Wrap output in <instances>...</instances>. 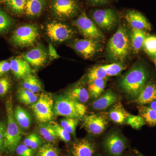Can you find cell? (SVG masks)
<instances>
[{
  "mask_svg": "<svg viewBox=\"0 0 156 156\" xmlns=\"http://www.w3.org/2000/svg\"><path fill=\"white\" fill-rule=\"evenodd\" d=\"M11 70L10 62L8 60L0 61V77L5 74Z\"/></svg>",
  "mask_w": 156,
  "mask_h": 156,
  "instance_id": "7bdbcfd3",
  "label": "cell"
},
{
  "mask_svg": "<svg viewBox=\"0 0 156 156\" xmlns=\"http://www.w3.org/2000/svg\"><path fill=\"white\" fill-rule=\"evenodd\" d=\"M118 99V95L114 92L108 90L96 99L92 103V107L98 110L105 109L115 103Z\"/></svg>",
  "mask_w": 156,
  "mask_h": 156,
  "instance_id": "ffe728a7",
  "label": "cell"
},
{
  "mask_svg": "<svg viewBox=\"0 0 156 156\" xmlns=\"http://www.w3.org/2000/svg\"><path fill=\"white\" fill-rule=\"evenodd\" d=\"M134 153L136 154V155L137 156H145L142 154L139 151L136 150H134Z\"/></svg>",
  "mask_w": 156,
  "mask_h": 156,
  "instance_id": "7dc6e473",
  "label": "cell"
},
{
  "mask_svg": "<svg viewBox=\"0 0 156 156\" xmlns=\"http://www.w3.org/2000/svg\"><path fill=\"white\" fill-rule=\"evenodd\" d=\"M10 62L11 70L17 79H23L33 72L28 62L22 57L12 58Z\"/></svg>",
  "mask_w": 156,
  "mask_h": 156,
  "instance_id": "e0dca14e",
  "label": "cell"
},
{
  "mask_svg": "<svg viewBox=\"0 0 156 156\" xmlns=\"http://www.w3.org/2000/svg\"><path fill=\"white\" fill-rule=\"evenodd\" d=\"M139 115L142 117L146 123L151 126L156 125V112L149 106L140 105L138 107Z\"/></svg>",
  "mask_w": 156,
  "mask_h": 156,
  "instance_id": "f546056e",
  "label": "cell"
},
{
  "mask_svg": "<svg viewBox=\"0 0 156 156\" xmlns=\"http://www.w3.org/2000/svg\"><path fill=\"white\" fill-rule=\"evenodd\" d=\"M22 87L34 93H38L42 90L41 83L37 77L32 74L23 79Z\"/></svg>",
  "mask_w": 156,
  "mask_h": 156,
  "instance_id": "4316f807",
  "label": "cell"
},
{
  "mask_svg": "<svg viewBox=\"0 0 156 156\" xmlns=\"http://www.w3.org/2000/svg\"><path fill=\"white\" fill-rule=\"evenodd\" d=\"M6 110L7 125L5 134L4 147L11 152L16 150L22 138V132L16 122L14 115V109L12 99L9 98L6 101Z\"/></svg>",
  "mask_w": 156,
  "mask_h": 156,
  "instance_id": "277c9868",
  "label": "cell"
},
{
  "mask_svg": "<svg viewBox=\"0 0 156 156\" xmlns=\"http://www.w3.org/2000/svg\"><path fill=\"white\" fill-rule=\"evenodd\" d=\"M131 50L128 30L124 26H120L109 40L106 48L108 56L112 61L122 63L128 58Z\"/></svg>",
  "mask_w": 156,
  "mask_h": 156,
  "instance_id": "7a4b0ae2",
  "label": "cell"
},
{
  "mask_svg": "<svg viewBox=\"0 0 156 156\" xmlns=\"http://www.w3.org/2000/svg\"><path fill=\"white\" fill-rule=\"evenodd\" d=\"M156 100V83L152 81L148 82L134 99V102L140 105L150 104Z\"/></svg>",
  "mask_w": 156,
  "mask_h": 156,
  "instance_id": "ac0fdd59",
  "label": "cell"
},
{
  "mask_svg": "<svg viewBox=\"0 0 156 156\" xmlns=\"http://www.w3.org/2000/svg\"><path fill=\"white\" fill-rule=\"evenodd\" d=\"M39 132L42 137L48 142H54L57 139L53 124L41 123L39 127Z\"/></svg>",
  "mask_w": 156,
  "mask_h": 156,
  "instance_id": "f1b7e54d",
  "label": "cell"
},
{
  "mask_svg": "<svg viewBox=\"0 0 156 156\" xmlns=\"http://www.w3.org/2000/svg\"><path fill=\"white\" fill-rule=\"evenodd\" d=\"M143 48L149 56L153 57L156 54V36L147 35L144 40Z\"/></svg>",
  "mask_w": 156,
  "mask_h": 156,
  "instance_id": "d6a6232c",
  "label": "cell"
},
{
  "mask_svg": "<svg viewBox=\"0 0 156 156\" xmlns=\"http://www.w3.org/2000/svg\"><path fill=\"white\" fill-rule=\"evenodd\" d=\"M37 156H59L58 150L51 144H44L39 149Z\"/></svg>",
  "mask_w": 156,
  "mask_h": 156,
  "instance_id": "e575fe53",
  "label": "cell"
},
{
  "mask_svg": "<svg viewBox=\"0 0 156 156\" xmlns=\"http://www.w3.org/2000/svg\"><path fill=\"white\" fill-rule=\"evenodd\" d=\"M83 126L90 134L95 136L102 134L106 129L109 121L105 113L92 114L84 116Z\"/></svg>",
  "mask_w": 156,
  "mask_h": 156,
  "instance_id": "4fadbf2b",
  "label": "cell"
},
{
  "mask_svg": "<svg viewBox=\"0 0 156 156\" xmlns=\"http://www.w3.org/2000/svg\"><path fill=\"white\" fill-rule=\"evenodd\" d=\"M57 138L61 140L66 143L69 142L71 141L70 134L61 125L58 123L54 122L53 124Z\"/></svg>",
  "mask_w": 156,
  "mask_h": 156,
  "instance_id": "f35d334b",
  "label": "cell"
},
{
  "mask_svg": "<svg viewBox=\"0 0 156 156\" xmlns=\"http://www.w3.org/2000/svg\"><path fill=\"white\" fill-rule=\"evenodd\" d=\"M73 49L85 59H90L102 51V43L100 41L89 39H77L71 44Z\"/></svg>",
  "mask_w": 156,
  "mask_h": 156,
  "instance_id": "8fae6325",
  "label": "cell"
},
{
  "mask_svg": "<svg viewBox=\"0 0 156 156\" xmlns=\"http://www.w3.org/2000/svg\"><path fill=\"white\" fill-rule=\"evenodd\" d=\"M27 0H3L8 9L16 16H21L24 13Z\"/></svg>",
  "mask_w": 156,
  "mask_h": 156,
  "instance_id": "83f0119b",
  "label": "cell"
},
{
  "mask_svg": "<svg viewBox=\"0 0 156 156\" xmlns=\"http://www.w3.org/2000/svg\"><path fill=\"white\" fill-rule=\"evenodd\" d=\"M54 100L52 95L42 93L38 99L31 105V108L37 121L41 123H48L53 120Z\"/></svg>",
  "mask_w": 156,
  "mask_h": 156,
  "instance_id": "52a82bcc",
  "label": "cell"
},
{
  "mask_svg": "<svg viewBox=\"0 0 156 156\" xmlns=\"http://www.w3.org/2000/svg\"><path fill=\"white\" fill-rule=\"evenodd\" d=\"M6 126H7L5 122L2 121L0 122V151L4 147Z\"/></svg>",
  "mask_w": 156,
  "mask_h": 156,
  "instance_id": "b9f144b4",
  "label": "cell"
},
{
  "mask_svg": "<svg viewBox=\"0 0 156 156\" xmlns=\"http://www.w3.org/2000/svg\"><path fill=\"white\" fill-rule=\"evenodd\" d=\"M112 106L108 113L110 119L120 125L126 122V120L131 114L125 108L122 103L117 101Z\"/></svg>",
  "mask_w": 156,
  "mask_h": 156,
  "instance_id": "44dd1931",
  "label": "cell"
},
{
  "mask_svg": "<svg viewBox=\"0 0 156 156\" xmlns=\"http://www.w3.org/2000/svg\"><path fill=\"white\" fill-rule=\"evenodd\" d=\"M46 5V0H27L24 14L29 18H37L41 15Z\"/></svg>",
  "mask_w": 156,
  "mask_h": 156,
  "instance_id": "7402d4cb",
  "label": "cell"
},
{
  "mask_svg": "<svg viewBox=\"0 0 156 156\" xmlns=\"http://www.w3.org/2000/svg\"><path fill=\"white\" fill-rule=\"evenodd\" d=\"M50 8L52 14L61 20L75 17L79 14L80 7L76 0H51Z\"/></svg>",
  "mask_w": 156,
  "mask_h": 156,
  "instance_id": "ba28073f",
  "label": "cell"
},
{
  "mask_svg": "<svg viewBox=\"0 0 156 156\" xmlns=\"http://www.w3.org/2000/svg\"><path fill=\"white\" fill-rule=\"evenodd\" d=\"M95 156H102V155L100 154H98L96 155Z\"/></svg>",
  "mask_w": 156,
  "mask_h": 156,
  "instance_id": "681fc988",
  "label": "cell"
},
{
  "mask_svg": "<svg viewBox=\"0 0 156 156\" xmlns=\"http://www.w3.org/2000/svg\"><path fill=\"white\" fill-rule=\"evenodd\" d=\"M104 66L108 76L118 75L125 69V66L121 62H115Z\"/></svg>",
  "mask_w": 156,
  "mask_h": 156,
  "instance_id": "d590c367",
  "label": "cell"
},
{
  "mask_svg": "<svg viewBox=\"0 0 156 156\" xmlns=\"http://www.w3.org/2000/svg\"><path fill=\"white\" fill-rule=\"evenodd\" d=\"M2 1H3V0H0V2H2Z\"/></svg>",
  "mask_w": 156,
  "mask_h": 156,
  "instance_id": "f907efd6",
  "label": "cell"
},
{
  "mask_svg": "<svg viewBox=\"0 0 156 156\" xmlns=\"http://www.w3.org/2000/svg\"><path fill=\"white\" fill-rule=\"evenodd\" d=\"M14 119L17 125L23 129H28L31 124L30 115L22 107L17 106L14 110Z\"/></svg>",
  "mask_w": 156,
  "mask_h": 156,
  "instance_id": "cb8c5ba5",
  "label": "cell"
},
{
  "mask_svg": "<svg viewBox=\"0 0 156 156\" xmlns=\"http://www.w3.org/2000/svg\"><path fill=\"white\" fill-rule=\"evenodd\" d=\"M48 55L50 60L57 59L60 58V56L58 55L56 52V50L51 43H49V50H48Z\"/></svg>",
  "mask_w": 156,
  "mask_h": 156,
  "instance_id": "ee69618b",
  "label": "cell"
},
{
  "mask_svg": "<svg viewBox=\"0 0 156 156\" xmlns=\"http://www.w3.org/2000/svg\"><path fill=\"white\" fill-rule=\"evenodd\" d=\"M149 106L156 112V100L150 104Z\"/></svg>",
  "mask_w": 156,
  "mask_h": 156,
  "instance_id": "bcb514c9",
  "label": "cell"
},
{
  "mask_svg": "<svg viewBox=\"0 0 156 156\" xmlns=\"http://www.w3.org/2000/svg\"><path fill=\"white\" fill-rule=\"evenodd\" d=\"M110 0H88L90 5L97 6L103 5L107 4Z\"/></svg>",
  "mask_w": 156,
  "mask_h": 156,
  "instance_id": "f6af8a7d",
  "label": "cell"
},
{
  "mask_svg": "<svg viewBox=\"0 0 156 156\" xmlns=\"http://www.w3.org/2000/svg\"><path fill=\"white\" fill-rule=\"evenodd\" d=\"M23 143L25 145L34 150L41 146L42 144V140L36 134L32 133L25 138Z\"/></svg>",
  "mask_w": 156,
  "mask_h": 156,
  "instance_id": "8d00e7d4",
  "label": "cell"
},
{
  "mask_svg": "<svg viewBox=\"0 0 156 156\" xmlns=\"http://www.w3.org/2000/svg\"><path fill=\"white\" fill-rule=\"evenodd\" d=\"M91 17L99 29L109 30L116 25L118 15L113 9H96L92 11Z\"/></svg>",
  "mask_w": 156,
  "mask_h": 156,
  "instance_id": "7c38bea8",
  "label": "cell"
},
{
  "mask_svg": "<svg viewBox=\"0 0 156 156\" xmlns=\"http://www.w3.org/2000/svg\"><path fill=\"white\" fill-rule=\"evenodd\" d=\"M126 123L132 128L135 129H139L145 125V121L140 115H130L126 121Z\"/></svg>",
  "mask_w": 156,
  "mask_h": 156,
  "instance_id": "74e56055",
  "label": "cell"
},
{
  "mask_svg": "<svg viewBox=\"0 0 156 156\" xmlns=\"http://www.w3.org/2000/svg\"><path fill=\"white\" fill-rule=\"evenodd\" d=\"M87 107L66 95H59L55 99L53 106L54 115L57 116L80 119L83 118Z\"/></svg>",
  "mask_w": 156,
  "mask_h": 156,
  "instance_id": "3957f363",
  "label": "cell"
},
{
  "mask_svg": "<svg viewBox=\"0 0 156 156\" xmlns=\"http://www.w3.org/2000/svg\"><path fill=\"white\" fill-rule=\"evenodd\" d=\"M103 147L110 156H122L127 146V140L119 132L114 131L108 134L104 139Z\"/></svg>",
  "mask_w": 156,
  "mask_h": 156,
  "instance_id": "30bf717a",
  "label": "cell"
},
{
  "mask_svg": "<svg viewBox=\"0 0 156 156\" xmlns=\"http://www.w3.org/2000/svg\"><path fill=\"white\" fill-rule=\"evenodd\" d=\"M13 25V19L5 11L0 9V35L7 33Z\"/></svg>",
  "mask_w": 156,
  "mask_h": 156,
  "instance_id": "4dcf8cb0",
  "label": "cell"
},
{
  "mask_svg": "<svg viewBox=\"0 0 156 156\" xmlns=\"http://www.w3.org/2000/svg\"><path fill=\"white\" fill-rule=\"evenodd\" d=\"M106 84V79H95L88 80V90L90 96L97 99L103 93Z\"/></svg>",
  "mask_w": 156,
  "mask_h": 156,
  "instance_id": "d4e9b609",
  "label": "cell"
},
{
  "mask_svg": "<svg viewBox=\"0 0 156 156\" xmlns=\"http://www.w3.org/2000/svg\"><path fill=\"white\" fill-rule=\"evenodd\" d=\"M48 57V53L41 44L37 45L22 56V58L30 65L36 68L44 65L47 62Z\"/></svg>",
  "mask_w": 156,
  "mask_h": 156,
  "instance_id": "5bb4252c",
  "label": "cell"
},
{
  "mask_svg": "<svg viewBox=\"0 0 156 156\" xmlns=\"http://www.w3.org/2000/svg\"><path fill=\"white\" fill-rule=\"evenodd\" d=\"M96 146L95 143L90 139L78 140L73 143L72 156H94Z\"/></svg>",
  "mask_w": 156,
  "mask_h": 156,
  "instance_id": "2e32d148",
  "label": "cell"
},
{
  "mask_svg": "<svg viewBox=\"0 0 156 156\" xmlns=\"http://www.w3.org/2000/svg\"><path fill=\"white\" fill-rule=\"evenodd\" d=\"M46 32L52 42L60 44L72 38L76 32L69 26L57 20L47 23Z\"/></svg>",
  "mask_w": 156,
  "mask_h": 156,
  "instance_id": "9c48e42d",
  "label": "cell"
},
{
  "mask_svg": "<svg viewBox=\"0 0 156 156\" xmlns=\"http://www.w3.org/2000/svg\"><path fill=\"white\" fill-rule=\"evenodd\" d=\"M17 96L20 102L26 105H29L35 103L38 99L40 95L38 93H34L21 87L17 90Z\"/></svg>",
  "mask_w": 156,
  "mask_h": 156,
  "instance_id": "484cf974",
  "label": "cell"
},
{
  "mask_svg": "<svg viewBox=\"0 0 156 156\" xmlns=\"http://www.w3.org/2000/svg\"><path fill=\"white\" fill-rule=\"evenodd\" d=\"M16 151L19 156H33L34 154L33 150L24 144H18Z\"/></svg>",
  "mask_w": 156,
  "mask_h": 156,
  "instance_id": "60d3db41",
  "label": "cell"
},
{
  "mask_svg": "<svg viewBox=\"0 0 156 156\" xmlns=\"http://www.w3.org/2000/svg\"><path fill=\"white\" fill-rule=\"evenodd\" d=\"M80 119L74 118H66L60 122V125L69 133L75 136L76 130Z\"/></svg>",
  "mask_w": 156,
  "mask_h": 156,
  "instance_id": "836d02e7",
  "label": "cell"
},
{
  "mask_svg": "<svg viewBox=\"0 0 156 156\" xmlns=\"http://www.w3.org/2000/svg\"><path fill=\"white\" fill-rule=\"evenodd\" d=\"M11 87V82L8 77L0 78V96H3L9 92Z\"/></svg>",
  "mask_w": 156,
  "mask_h": 156,
  "instance_id": "ab89813d",
  "label": "cell"
},
{
  "mask_svg": "<svg viewBox=\"0 0 156 156\" xmlns=\"http://www.w3.org/2000/svg\"><path fill=\"white\" fill-rule=\"evenodd\" d=\"M152 58H153V59L154 62V63L156 69V54H155V55Z\"/></svg>",
  "mask_w": 156,
  "mask_h": 156,
  "instance_id": "c3c4849f",
  "label": "cell"
},
{
  "mask_svg": "<svg viewBox=\"0 0 156 156\" xmlns=\"http://www.w3.org/2000/svg\"><path fill=\"white\" fill-rule=\"evenodd\" d=\"M147 70L141 64H136L123 76L119 82L120 88L132 98H136L148 80Z\"/></svg>",
  "mask_w": 156,
  "mask_h": 156,
  "instance_id": "6da1fadb",
  "label": "cell"
},
{
  "mask_svg": "<svg viewBox=\"0 0 156 156\" xmlns=\"http://www.w3.org/2000/svg\"><path fill=\"white\" fill-rule=\"evenodd\" d=\"M40 35L39 27L34 24L20 26L13 32L10 38L11 44L17 48H23L33 46Z\"/></svg>",
  "mask_w": 156,
  "mask_h": 156,
  "instance_id": "5b68a950",
  "label": "cell"
},
{
  "mask_svg": "<svg viewBox=\"0 0 156 156\" xmlns=\"http://www.w3.org/2000/svg\"><path fill=\"white\" fill-rule=\"evenodd\" d=\"M73 25L80 33L86 39L103 41L105 36L100 29L83 11L76 19L72 21Z\"/></svg>",
  "mask_w": 156,
  "mask_h": 156,
  "instance_id": "8992f818",
  "label": "cell"
},
{
  "mask_svg": "<svg viewBox=\"0 0 156 156\" xmlns=\"http://www.w3.org/2000/svg\"><path fill=\"white\" fill-rule=\"evenodd\" d=\"M125 18L132 29L145 31L151 30V25L141 13L135 10H129L126 12Z\"/></svg>",
  "mask_w": 156,
  "mask_h": 156,
  "instance_id": "9a60e30c",
  "label": "cell"
},
{
  "mask_svg": "<svg viewBox=\"0 0 156 156\" xmlns=\"http://www.w3.org/2000/svg\"><path fill=\"white\" fill-rule=\"evenodd\" d=\"M130 34L131 50L134 53H139L143 48L147 34L145 30L132 29Z\"/></svg>",
  "mask_w": 156,
  "mask_h": 156,
  "instance_id": "603a6c76",
  "label": "cell"
},
{
  "mask_svg": "<svg viewBox=\"0 0 156 156\" xmlns=\"http://www.w3.org/2000/svg\"><path fill=\"white\" fill-rule=\"evenodd\" d=\"M65 95L83 104L87 102L90 98L88 89L82 83H79L69 88L66 92Z\"/></svg>",
  "mask_w": 156,
  "mask_h": 156,
  "instance_id": "d6986e66",
  "label": "cell"
},
{
  "mask_svg": "<svg viewBox=\"0 0 156 156\" xmlns=\"http://www.w3.org/2000/svg\"><path fill=\"white\" fill-rule=\"evenodd\" d=\"M108 75L105 66H98L93 67L89 70L87 78L88 80L95 79H107Z\"/></svg>",
  "mask_w": 156,
  "mask_h": 156,
  "instance_id": "1f68e13d",
  "label": "cell"
}]
</instances>
